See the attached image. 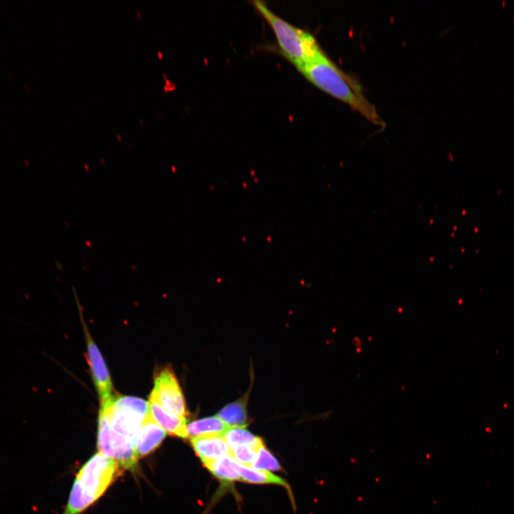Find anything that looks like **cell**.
I'll use <instances>...</instances> for the list:
<instances>
[{"instance_id": "3", "label": "cell", "mask_w": 514, "mask_h": 514, "mask_svg": "<svg viewBox=\"0 0 514 514\" xmlns=\"http://www.w3.org/2000/svg\"><path fill=\"white\" fill-rule=\"evenodd\" d=\"M252 3L270 24L282 53L297 69L321 51L313 35L281 19L263 2L253 1Z\"/></svg>"}, {"instance_id": "11", "label": "cell", "mask_w": 514, "mask_h": 514, "mask_svg": "<svg viewBox=\"0 0 514 514\" xmlns=\"http://www.w3.org/2000/svg\"><path fill=\"white\" fill-rule=\"evenodd\" d=\"M236 466L241 481L253 484H276L283 486L288 489L289 493L291 492L289 485L283 478L268 470H256L243 465L238 462Z\"/></svg>"}, {"instance_id": "15", "label": "cell", "mask_w": 514, "mask_h": 514, "mask_svg": "<svg viewBox=\"0 0 514 514\" xmlns=\"http://www.w3.org/2000/svg\"><path fill=\"white\" fill-rule=\"evenodd\" d=\"M261 446L252 444L240 445L231 449L229 455L240 464L251 467L255 459L257 450Z\"/></svg>"}, {"instance_id": "2", "label": "cell", "mask_w": 514, "mask_h": 514, "mask_svg": "<svg viewBox=\"0 0 514 514\" xmlns=\"http://www.w3.org/2000/svg\"><path fill=\"white\" fill-rule=\"evenodd\" d=\"M119 465L101 453L79 471L62 514H79L99 498L119 473Z\"/></svg>"}, {"instance_id": "4", "label": "cell", "mask_w": 514, "mask_h": 514, "mask_svg": "<svg viewBox=\"0 0 514 514\" xmlns=\"http://www.w3.org/2000/svg\"><path fill=\"white\" fill-rule=\"evenodd\" d=\"M169 413L186 418L188 412L181 388L173 371L166 367L156 373L151 393Z\"/></svg>"}, {"instance_id": "1", "label": "cell", "mask_w": 514, "mask_h": 514, "mask_svg": "<svg viewBox=\"0 0 514 514\" xmlns=\"http://www.w3.org/2000/svg\"><path fill=\"white\" fill-rule=\"evenodd\" d=\"M298 69L316 86L348 104L371 123L384 125L376 108L365 98L358 86L322 50Z\"/></svg>"}, {"instance_id": "12", "label": "cell", "mask_w": 514, "mask_h": 514, "mask_svg": "<svg viewBox=\"0 0 514 514\" xmlns=\"http://www.w3.org/2000/svg\"><path fill=\"white\" fill-rule=\"evenodd\" d=\"M237 461L229 454L219 458L205 466L218 480L229 483L241 480Z\"/></svg>"}, {"instance_id": "7", "label": "cell", "mask_w": 514, "mask_h": 514, "mask_svg": "<svg viewBox=\"0 0 514 514\" xmlns=\"http://www.w3.org/2000/svg\"><path fill=\"white\" fill-rule=\"evenodd\" d=\"M148 405L152 418L166 433L183 438H188L186 418L167 412L152 394L149 396Z\"/></svg>"}, {"instance_id": "14", "label": "cell", "mask_w": 514, "mask_h": 514, "mask_svg": "<svg viewBox=\"0 0 514 514\" xmlns=\"http://www.w3.org/2000/svg\"><path fill=\"white\" fill-rule=\"evenodd\" d=\"M251 467L261 470H280L281 465L275 456L262 445L257 450Z\"/></svg>"}, {"instance_id": "5", "label": "cell", "mask_w": 514, "mask_h": 514, "mask_svg": "<svg viewBox=\"0 0 514 514\" xmlns=\"http://www.w3.org/2000/svg\"><path fill=\"white\" fill-rule=\"evenodd\" d=\"M84 328L86 338L87 357L91 367L92 378L101 403H103L113 396L111 379L101 352L91 337L85 325Z\"/></svg>"}, {"instance_id": "6", "label": "cell", "mask_w": 514, "mask_h": 514, "mask_svg": "<svg viewBox=\"0 0 514 514\" xmlns=\"http://www.w3.org/2000/svg\"><path fill=\"white\" fill-rule=\"evenodd\" d=\"M166 433L149 412L143 420L136 439L135 452L137 458L144 457L156 449L164 439Z\"/></svg>"}, {"instance_id": "10", "label": "cell", "mask_w": 514, "mask_h": 514, "mask_svg": "<svg viewBox=\"0 0 514 514\" xmlns=\"http://www.w3.org/2000/svg\"><path fill=\"white\" fill-rule=\"evenodd\" d=\"M248 394L221 408L217 416L229 428H243L248 424L246 402Z\"/></svg>"}, {"instance_id": "8", "label": "cell", "mask_w": 514, "mask_h": 514, "mask_svg": "<svg viewBox=\"0 0 514 514\" xmlns=\"http://www.w3.org/2000/svg\"><path fill=\"white\" fill-rule=\"evenodd\" d=\"M191 442L195 453L205 465L230 453L223 436L194 438Z\"/></svg>"}, {"instance_id": "13", "label": "cell", "mask_w": 514, "mask_h": 514, "mask_svg": "<svg viewBox=\"0 0 514 514\" xmlns=\"http://www.w3.org/2000/svg\"><path fill=\"white\" fill-rule=\"evenodd\" d=\"M223 437L230 450L243 444H252L257 446L263 444L261 438L242 428H229Z\"/></svg>"}, {"instance_id": "9", "label": "cell", "mask_w": 514, "mask_h": 514, "mask_svg": "<svg viewBox=\"0 0 514 514\" xmlns=\"http://www.w3.org/2000/svg\"><path fill=\"white\" fill-rule=\"evenodd\" d=\"M228 428L217 415L203 418L187 425L188 438L223 436Z\"/></svg>"}]
</instances>
